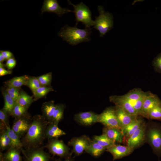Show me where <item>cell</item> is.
Returning a JSON list of instances; mask_svg holds the SVG:
<instances>
[{"label": "cell", "instance_id": "31", "mask_svg": "<svg viewBox=\"0 0 161 161\" xmlns=\"http://www.w3.org/2000/svg\"><path fill=\"white\" fill-rule=\"evenodd\" d=\"M92 140L106 149L116 144L103 134L99 136H94Z\"/></svg>", "mask_w": 161, "mask_h": 161}, {"label": "cell", "instance_id": "38", "mask_svg": "<svg viewBox=\"0 0 161 161\" xmlns=\"http://www.w3.org/2000/svg\"><path fill=\"white\" fill-rule=\"evenodd\" d=\"M5 89L10 96L16 101L19 94L20 88L6 86Z\"/></svg>", "mask_w": 161, "mask_h": 161}, {"label": "cell", "instance_id": "29", "mask_svg": "<svg viewBox=\"0 0 161 161\" xmlns=\"http://www.w3.org/2000/svg\"><path fill=\"white\" fill-rule=\"evenodd\" d=\"M148 92H143L140 89H134L123 96L127 100L136 101L144 97Z\"/></svg>", "mask_w": 161, "mask_h": 161}, {"label": "cell", "instance_id": "18", "mask_svg": "<svg viewBox=\"0 0 161 161\" xmlns=\"http://www.w3.org/2000/svg\"><path fill=\"white\" fill-rule=\"evenodd\" d=\"M56 107L54 101L46 102L42 104V116L49 123H51L53 114Z\"/></svg>", "mask_w": 161, "mask_h": 161}, {"label": "cell", "instance_id": "13", "mask_svg": "<svg viewBox=\"0 0 161 161\" xmlns=\"http://www.w3.org/2000/svg\"><path fill=\"white\" fill-rule=\"evenodd\" d=\"M91 141L87 137L82 136L72 138L69 144L73 147V152L76 155H78L86 150Z\"/></svg>", "mask_w": 161, "mask_h": 161}, {"label": "cell", "instance_id": "14", "mask_svg": "<svg viewBox=\"0 0 161 161\" xmlns=\"http://www.w3.org/2000/svg\"><path fill=\"white\" fill-rule=\"evenodd\" d=\"M134 150L128 145H122L115 144L107 148L106 151L112 155L113 160H114L129 155L133 152Z\"/></svg>", "mask_w": 161, "mask_h": 161}, {"label": "cell", "instance_id": "25", "mask_svg": "<svg viewBox=\"0 0 161 161\" xmlns=\"http://www.w3.org/2000/svg\"><path fill=\"white\" fill-rule=\"evenodd\" d=\"M106 149L97 142L91 140L85 151L94 157H97L100 155Z\"/></svg>", "mask_w": 161, "mask_h": 161}, {"label": "cell", "instance_id": "11", "mask_svg": "<svg viewBox=\"0 0 161 161\" xmlns=\"http://www.w3.org/2000/svg\"><path fill=\"white\" fill-rule=\"evenodd\" d=\"M161 104V100L156 95L148 92L143 100L140 115L147 118L148 114L154 107Z\"/></svg>", "mask_w": 161, "mask_h": 161}, {"label": "cell", "instance_id": "42", "mask_svg": "<svg viewBox=\"0 0 161 161\" xmlns=\"http://www.w3.org/2000/svg\"><path fill=\"white\" fill-rule=\"evenodd\" d=\"M0 53L3 55L6 60H7L13 57V54L9 51L0 50Z\"/></svg>", "mask_w": 161, "mask_h": 161}, {"label": "cell", "instance_id": "12", "mask_svg": "<svg viewBox=\"0 0 161 161\" xmlns=\"http://www.w3.org/2000/svg\"><path fill=\"white\" fill-rule=\"evenodd\" d=\"M42 13L47 12L55 13L59 16L69 12H73L67 8H62L56 0H45L41 9Z\"/></svg>", "mask_w": 161, "mask_h": 161}, {"label": "cell", "instance_id": "15", "mask_svg": "<svg viewBox=\"0 0 161 161\" xmlns=\"http://www.w3.org/2000/svg\"><path fill=\"white\" fill-rule=\"evenodd\" d=\"M109 99L110 102L114 103L116 106L122 108L129 114L138 116L133 106L123 95H112Z\"/></svg>", "mask_w": 161, "mask_h": 161}, {"label": "cell", "instance_id": "36", "mask_svg": "<svg viewBox=\"0 0 161 161\" xmlns=\"http://www.w3.org/2000/svg\"><path fill=\"white\" fill-rule=\"evenodd\" d=\"M37 78L41 86H50L52 79V73L49 72Z\"/></svg>", "mask_w": 161, "mask_h": 161}, {"label": "cell", "instance_id": "6", "mask_svg": "<svg viewBox=\"0 0 161 161\" xmlns=\"http://www.w3.org/2000/svg\"><path fill=\"white\" fill-rule=\"evenodd\" d=\"M98 122L101 123L105 127L122 130V127L116 114L115 108H108L99 114Z\"/></svg>", "mask_w": 161, "mask_h": 161}, {"label": "cell", "instance_id": "1", "mask_svg": "<svg viewBox=\"0 0 161 161\" xmlns=\"http://www.w3.org/2000/svg\"><path fill=\"white\" fill-rule=\"evenodd\" d=\"M48 122L40 115L32 117L30 126L25 135L21 139L25 149L41 147L45 138V131Z\"/></svg>", "mask_w": 161, "mask_h": 161}, {"label": "cell", "instance_id": "24", "mask_svg": "<svg viewBox=\"0 0 161 161\" xmlns=\"http://www.w3.org/2000/svg\"><path fill=\"white\" fill-rule=\"evenodd\" d=\"M1 91L4 100V105L2 109L11 116L16 101L10 96L5 88H2Z\"/></svg>", "mask_w": 161, "mask_h": 161}, {"label": "cell", "instance_id": "3", "mask_svg": "<svg viewBox=\"0 0 161 161\" xmlns=\"http://www.w3.org/2000/svg\"><path fill=\"white\" fill-rule=\"evenodd\" d=\"M97 8L99 15L95 17L93 27L99 31L100 36L103 37L113 28V17L111 13L105 11L102 6H98Z\"/></svg>", "mask_w": 161, "mask_h": 161}, {"label": "cell", "instance_id": "17", "mask_svg": "<svg viewBox=\"0 0 161 161\" xmlns=\"http://www.w3.org/2000/svg\"><path fill=\"white\" fill-rule=\"evenodd\" d=\"M115 109L117 118L122 129L135 120L138 116L129 114L117 106H115Z\"/></svg>", "mask_w": 161, "mask_h": 161}, {"label": "cell", "instance_id": "23", "mask_svg": "<svg viewBox=\"0 0 161 161\" xmlns=\"http://www.w3.org/2000/svg\"><path fill=\"white\" fill-rule=\"evenodd\" d=\"M29 77L26 75L15 77L5 82L4 83L6 86L20 88L23 85H26Z\"/></svg>", "mask_w": 161, "mask_h": 161}, {"label": "cell", "instance_id": "7", "mask_svg": "<svg viewBox=\"0 0 161 161\" xmlns=\"http://www.w3.org/2000/svg\"><path fill=\"white\" fill-rule=\"evenodd\" d=\"M47 148L49 151L54 155L61 157L67 156L69 152V148L61 140L57 138L52 139L48 140L47 143L44 146Z\"/></svg>", "mask_w": 161, "mask_h": 161}, {"label": "cell", "instance_id": "5", "mask_svg": "<svg viewBox=\"0 0 161 161\" xmlns=\"http://www.w3.org/2000/svg\"><path fill=\"white\" fill-rule=\"evenodd\" d=\"M69 3L73 6L74 10L73 12L75 13L76 26L80 22L85 26V27L89 28L93 26L94 21L92 18L91 12L88 7L82 2L77 4H74L70 1H68Z\"/></svg>", "mask_w": 161, "mask_h": 161}, {"label": "cell", "instance_id": "8", "mask_svg": "<svg viewBox=\"0 0 161 161\" xmlns=\"http://www.w3.org/2000/svg\"><path fill=\"white\" fill-rule=\"evenodd\" d=\"M32 119V118L28 113L21 117L15 118L11 129L21 139L28 131Z\"/></svg>", "mask_w": 161, "mask_h": 161}, {"label": "cell", "instance_id": "44", "mask_svg": "<svg viewBox=\"0 0 161 161\" xmlns=\"http://www.w3.org/2000/svg\"><path fill=\"white\" fill-rule=\"evenodd\" d=\"M57 161H62V160H58ZM71 161V160H69V159H67L64 161Z\"/></svg>", "mask_w": 161, "mask_h": 161}, {"label": "cell", "instance_id": "34", "mask_svg": "<svg viewBox=\"0 0 161 161\" xmlns=\"http://www.w3.org/2000/svg\"><path fill=\"white\" fill-rule=\"evenodd\" d=\"M10 115L2 109L0 110V130L6 129L9 126Z\"/></svg>", "mask_w": 161, "mask_h": 161}, {"label": "cell", "instance_id": "9", "mask_svg": "<svg viewBox=\"0 0 161 161\" xmlns=\"http://www.w3.org/2000/svg\"><path fill=\"white\" fill-rule=\"evenodd\" d=\"M43 147H39L21 150L26 161H49L50 156L43 150Z\"/></svg>", "mask_w": 161, "mask_h": 161}, {"label": "cell", "instance_id": "2", "mask_svg": "<svg viewBox=\"0 0 161 161\" xmlns=\"http://www.w3.org/2000/svg\"><path fill=\"white\" fill-rule=\"evenodd\" d=\"M91 32L90 27L80 29L76 26L71 27L66 25L61 29L58 34L69 44L75 46L82 42L90 41Z\"/></svg>", "mask_w": 161, "mask_h": 161}, {"label": "cell", "instance_id": "10", "mask_svg": "<svg viewBox=\"0 0 161 161\" xmlns=\"http://www.w3.org/2000/svg\"><path fill=\"white\" fill-rule=\"evenodd\" d=\"M146 126L143 122L140 127L127 139V145L134 149L142 145L146 139Z\"/></svg>", "mask_w": 161, "mask_h": 161}, {"label": "cell", "instance_id": "19", "mask_svg": "<svg viewBox=\"0 0 161 161\" xmlns=\"http://www.w3.org/2000/svg\"><path fill=\"white\" fill-rule=\"evenodd\" d=\"M103 134L115 143H122L123 141V135L122 131L119 129L105 127L103 130Z\"/></svg>", "mask_w": 161, "mask_h": 161}, {"label": "cell", "instance_id": "32", "mask_svg": "<svg viewBox=\"0 0 161 161\" xmlns=\"http://www.w3.org/2000/svg\"><path fill=\"white\" fill-rule=\"evenodd\" d=\"M65 107L64 105L63 104H56L51 123L58 125L59 122L63 118Z\"/></svg>", "mask_w": 161, "mask_h": 161}, {"label": "cell", "instance_id": "40", "mask_svg": "<svg viewBox=\"0 0 161 161\" xmlns=\"http://www.w3.org/2000/svg\"><path fill=\"white\" fill-rule=\"evenodd\" d=\"M16 61L13 57L7 60L5 66L9 70L13 68L16 66Z\"/></svg>", "mask_w": 161, "mask_h": 161}, {"label": "cell", "instance_id": "20", "mask_svg": "<svg viewBox=\"0 0 161 161\" xmlns=\"http://www.w3.org/2000/svg\"><path fill=\"white\" fill-rule=\"evenodd\" d=\"M21 151L11 146L4 154L0 152L1 160L2 161H22Z\"/></svg>", "mask_w": 161, "mask_h": 161}, {"label": "cell", "instance_id": "41", "mask_svg": "<svg viewBox=\"0 0 161 161\" xmlns=\"http://www.w3.org/2000/svg\"><path fill=\"white\" fill-rule=\"evenodd\" d=\"M5 65L2 63L0 62V76H2L8 74L12 73L11 71L7 70L4 68Z\"/></svg>", "mask_w": 161, "mask_h": 161}, {"label": "cell", "instance_id": "27", "mask_svg": "<svg viewBox=\"0 0 161 161\" xmlns=\"http://www.w3.org/2000/svg\"><path fill=\"white\" fill-rule=\"evenodd\" d=\"M11 146V140L8 135L7 129L0 130V149L2 151L7 150Z\"/></svg>", "mask_w": 161, "mask_h": 161}, {"label": "cell", "instance_id": "28", "mask_svg": "<svg viewBox=\"0 0 161 161\" xmlns=\"http://www.w3.org/2000/svg\"><path fill=\"white\" fill-rule=\"evenodd\" d=\"M6 129L8 135L11 140V146L17 148L21 151L23 147L21 139L10 128V126H8Z\"/></svg>", "mask_w": 161, "mask_h": 161}, {"label": "cell", "instance_id": "4", "mask_svg": "<svg viewBox=\"0 0 161 161\" xmlns=\"http://www.w3.org/2000/svg\"><path fill=\"white\" fill-rule=\"evenodd\" d=\"M146 133V138L151 147L154 153L160 161L161 156V125L152 123Z\"/></svg>", "mask_w": 161, "mask_h": 161}, {"label": "cell", "instance_id": "22", "mask_svg": "<svg viewBox=\"0 0 161 161\" xmlns=\"http://www.w3.org/2000/svg\"><path fill=\"white\" fill-rule=\"evenodd\" d=\"M143 122L141 118L137 117L130 123L123 128L122 131L123 137L129 138L140 126Z\"/></svg>", "mask_w": 161, "mask_h": 161}, {"label": "cell", "instance_id": "30", "mask_svg": "<svg viewBox=\"0 0 161 161\" xmlns=\"http://www.w3.org/2000/svg\"><path fill=\"white\" fill-rule=\"evenodd\" d=\"M52 91H54V90L51 86H41L32 92L34 97V100L44 97L48 93Z\"/></svg>", "mask_w": 161, "mask_h": 161}, {"label": "cell", "instance_id": "21", "mask_svg": "<svg viewBox=\"0 0 161 161\" xmlns=\"http://www.w3.org/2000/svg\"><path fill=\"white\" fill-rule=\"evenodd\" d=\"M58 125L53 123H49L45 131V138L48 140L57 138L66 134V133L60 129Z\"/></svg>", "mask_w": 161, "mask_h": 161}, {"label": "cell", "instance_id": "43", "mask_svg": "<svg viewBox=\"0 0 161 161\" xmlns=\"http://www.w3.org/2000/svg\"><path fill=\"white\" fill-rule=\"evenodd\" d=\"M6 59L4 56L1 53H0V62L2 63Z\"/></svg>", "mask_w": 161, "mask_h": 161}, {"label": "cell", "instance_id": "37", "mask_svg": "<svg viewBox=\"0 0 161 161\" xmlns=\"http://www.w3.org/2000/svg\"><path fill=\"white\" fill-rule=\"evenodd\" d=\"M26 85L32 92L41 86L37 78L35 77H29Z\"/></svg>", "mask_w": 161, "mask_h": 161}, {"label": "cell", "instance_id": "33", "mask_svg": "<svg viewBox=\"0 0 161 161\" xmlns=\"http://www.w3.org/2000/svg\"><path fill=\"white\" fill-rule=\"evenodd\" d=\"M28 108L20 105L16 102L12 109L11 116L15 118L24 116L28 112Z\"/></svg>", "mask_w": 161, "mask_h": 161}, {"label": "cell", "instance_id": "16", "mask_svg": "<svg viewBox=\"0 0 161 161\" xmlns=\"http://www.w3.org/2000/svg\"><path fill=\"white\" fill-rule=\"evenodd\" d=\"M98 114L92 112H81L75 114L74 118L81 124L89 126L98 122Z\"/></svg>", "mask_w": 161, "mask_h": 161}, {"label": "cell", "instance_id": "35", "mask_svg": "<svg viewBox=\"0 0 161 161\" xmlns=\"http://www.w3.org/2000/svg\"><path fill=\"white\" fill-rule=\"evenodd\" d=\"M147 119L161 121V104L156 106L149 111Z\"/></svg>", "mask_w": 161, "mask_h": 161}, {"label": "cell", "instance_id": "39", "mask_svg": "<svg viewBox=\"0 0 161 161\" xmlns=\"http://www.w3.org/2000/svg\"><path fill=\"white\" fill-rule=\"evenodd\" d=\"M152 65L155 71L161 74V52L154 58Z\"/></svg>", "mask_w": 161, "mask_h": 161}, {"label": "cell", "instance_id": "26", "mask_svg": "<svg viewBox=\"0 0 161 161\" xmlns=\"http://www.w3.org/2000/svg\"><path fill=\"white\" fill-rule=\"evenodd\" d=\"M34 101L32 97L21 89L19 95L16 102L21 106L28 108Z\"/></svg>", "mask_w": 161, "mask_h": 161}]
</instances>
